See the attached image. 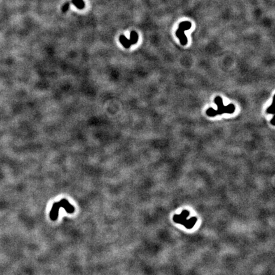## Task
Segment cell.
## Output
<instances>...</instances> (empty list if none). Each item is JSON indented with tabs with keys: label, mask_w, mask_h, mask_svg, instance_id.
I'll list each match as a JSON object with an SVG mask.
<instances>
[{
	"label": "cell",
	"mask_w": 275,
	"mask_h": 275,
	"mask_svg": "<svg viewBox=\"0 0 275 275\" xmlns=\"http://www.w3.org/2000/svg\"><path fill=\"white\" fill-rule=\"evenodd\" d=\"M215 103L218 106V110H215L213 108H209L206 111V114L209 117H214L217 115H221L222 113H232L235 110V106L232 104L227 106H224L223 101L220 96H217L215 99Z\"/></svg>",
	"instance_id": "6da1fadb"
},
{
	"label": "cell",
	"mask_w": 275,
	"mask_h": 275,
	"mask_svg": "<svg viewBox=\"0 0 275 275\" xmlns=\"http://www.w3.org/2000/svg\"><path fill=\"white\" fill-rule=\"evenodd\" d=\"M60 208H63L69 214H72L75 211V208L69 203L67 199H63L61 200L59 202L55 203L53 205L50 213V217L52 220L54 221L57 219Z\"/></svg>",
	"instance_id": "7a4b0ae2"
},
{
	"label": "cell",
	"mask_w": 275,
	"mask_h": 275,
	"mask_svg": "<svg viewBox=\"0 0 275 275\" xmlns=\"http://www.w3.org/2000/svg\"><path fill=\"white\" fill-rule=\"evenodd\" d=\"M191 27V23L189 22H183L179 26V29L176 31V36L180 40L182 45H185L187 43V39L184 34V31Z\"/></svg>",
	"instance_id": "3957f363"
},
{
	"label": "cell",
	"mask_w": 275,
	"mask_h": 275,
	"mask_svg": "<svg viewBox=\"0 0 275 275\" xmlns=\"http://www.w3.org/2000/svg\"><path fill=\"white\" fill-rule=\"evenodd\" d=\"M120 42L125 48H129L131 45V43L129 39L127 38L124 35H121L119 38Z\"/></svg>",
	"instance_id": "277c9868"
},
{
	"label": "cell",
	"mask_w": 275,
	"mask_h": 275,
	"mask_svg": "<svg viewBox=\"0 0 275 275\" xmlns=\"http://www.w3.org/2000/svg\"><path fill=\"white\" fill-rule=\"evenodd\" d=\"M72 3L78 9H83L85 6V3L83 0H72Z\"/></svg>",
	"instance_id": "5b68a950"
},
{
	"label": "cell",
	"mask_w": 275,
	"mask_h": 275,
	"mask_svg": "<svg viewBox=\"0 0 275 275\" xmlns=\"http://www.w3.org/2000/svg\"><path fill=\"white\" fill-rule=\"evenodd\" d=\"M131 45L135 44L137 43L138 40V35L135 32V31H132L130 35V39H129Z\"/></svg>",
	"instance_id": "8992f818"
},
{
	"label": "cell",
	"mask_w": 275,
	"mask_h": 275,
	"mask_svg": "<svg viewBox=\"0 0 275 275\" xmlns=\"http://www.w3.org/2000/svg\"><path fill=\"white\" fill-rule=\"evenodd\" d=\"M274 97L273 98V104L271 106V107H269V108L267 110V112L268 113H274Z\"/></svg>",
	"instance_id": "52a82bcc"
},
{
	"label": "cell",
	"mask_w": 275,
	"mask_h": 275,
	"mask_svg": "<svg viewBox=\"0 0 275 275\" xmlns=\"http://www.w3.org/2000/svg\"><path fill=\"white\" fill-rule=\"evenodd\" d=\"M69 6H70V3L69 2H67V3H65V5H63L62 7V11L63 12H66L68 11V8H69Z\"/></svg>",
	"instance_id": "ba28073f"
}]
</instances>
